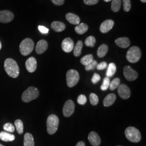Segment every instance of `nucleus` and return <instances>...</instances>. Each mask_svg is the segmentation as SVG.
<instances>
[{
  "label": "nucleus",
  "mask_w": 146,
  "mask_h": 146,
  "mask_svg": "<svg viewBox=\"0 0 146 146\" xmlns=\"http://www.w3.org/2000/svg\"><path fill=\"white\" fill-rule=\"evenodd\" d=\"M77 101L79 104H81V105H84V104H86V103L87 102V98L84 95L81 94L78 96Z\"/></svg>",
  "instance_id": "nucleus-37"
},
{
  "label": "nucleus",
  "mask_w": 146,
  "mask_h": 146,
  "mask_svg": "<svg viewBox=\"0 0 146 146\" xmlns=\"http://www.w3.org/2000/svg\"><path fill=\"white\" fill-rule=\"evenodd\" d=\"M84 2L87 5H95L99 2V0H84Z\"/></svg>",
  "instance_id": "nucleus-40"
},
{
  "label": "nucleus",
  "mask_w": 146,
  "mask_h": 146,
  "mask_svg": "<svg viewBox=\"0 0 146 146\" xmlns=\"http://www.w3.org/2000/svg\"><path fill=\"white\" fill-rule=\"evenodd\" d=\"M34 140L33 136L31 133H27L24 136V146H34Z\"/></svg>",
  "instance_id": "nucleus-22"
},
{
  "label": "nucleus",
  "mask_w": 146,
  "mask_h": 146,
  "mask_svg": "<svg viewBox=\"0 0 146 146\" xmlns=\"http://www.w3.org/2000/svg\"><path fill=\"white\" fill-rule=\"evenodd\" d=\"M15 125L16 130L17 131V133L20 134H22L23 132V122L21 120H16L15 121Z\"/></svg>",
  "instance_id": "nucleus-29"
},
{
  "label": "nucleus",
  "mask_w": 146,
  "mask_h": 146,
  "mask_svg": "<svg viewBox=\"0 0 146 146\" xmlns=\"http://www.w3.org/2000/svg\"><path fill=\"white\" fill-rule=\"evenodd\" d=\"M1 48H2V44H1V42L0 41V50L1 49Z\"/></svg>",
  "instance_id": "nucleus-46"
},
{
  "label": "nucleus",
  "mask_w": 146,
  "mask_h": 146,
  "mask_svg": "<svg viewBox=\"0 0 146 146\" xmlns=\"http://www.w3.org/2000/svg\"><path fill=\"white\" fill-rule=\"evenodd\" d=\"M52 3L56 5H62L64 2V0H51Z\"/></svg>",
  "instance_id": "nucleus-42"
},
{
  "label": "nucleus",
  "mask_w": 146,
  "mask_h": 146,
  "mask_svg": "<svg viewBox=\"0 0 146 146\" xmlns=\"http://www.w3.org/2000/svg\"><path fill=\"white\" fill-rule=\"evenodd\" d=\"M114 22L111 20H107L104 21L100 27V31L102 33H106L110 31L114 27Z\"/></svg>",
  "instance_id": "nucleus-13"
},
{
  "label": "nucleus",
  "mask_w": 146,
  "mask_h": 146,
  "mask_svg": "<svg viewBox=\"0 0 146 146\" xmlns=\"http://www.w3.org/2000/svg\"><path fill=\"white\" fill-rule=\"evenodd\" d=\"M59 125V119L56 115L51 114L49 115L47 120V132L49 134L52 135L58 131Z\"/></svg>",
  "instance_id": "nucleus-2"
},
{
  "label": "nucleus",
  "mask_w": 146,
  "mask_h": 146,
  "mask_svg": "<svg viewBox=\"0 0 146 146\" xmlns=\"http://www.w3.org/2000/svg\"><path fill=\"white\" fill-rule=\"evenodd\" d=\"M34 48V43L33 41L29 38H26L24 39L20 44V51L23 56H27L31 53Z\"/></svg>",
  "instance_id": "nucleus-4"
},
{
  "label": "nucleus",
  "mask_w": 146,
  "mask_h": 146,
  "mask_svg": "<svg viewBox=\"0 0 146 146\" xmlns=\"http://www.w3.org/2000/svg\"><path fill=\"white\" fill-rule=\"evenodd\" d=\"M51 27L56 32H61L65 30L66 25L60 21H53L51 24Z\"/></svg>",
  "instance_id": "nucleus-19"
},
{
  "label": "nucleus",
  "mask_w": 146,
  "mask_h": 146,
  "mask_svg": "<svg viewBox=\"0 0 146 146\" xmlns=\"http://www.w3.org/2000/svg\"><path fill=\"white\" fill-rule=\"evenodd\" d=\"M115 44L118 47L122 48H127L130 46V40L127 37H120L117 38L115 41Z\"/></svg>",
  "instance_id": "nucleus-17"
},
{
  "label": "nucleus",
  "mask_w": 146,
  "mask_h": 146,
  "mask_svg": "<svg viewBox=\"0 0 146 146\" xmlns=\"http://www.w3.org/2000/svg\"><path fill=\"white\" fill-rule=\"evenodd\" d=\"M108 51V47L107 44H103L102 45H101L98 49V52H97V54L98 57L99 58H103L104 56L107 54V53Z\"/></svg>",
  "instance_id": "nucleus-24"
},
{
  "label": "nucleus",
  "mask_w": 146,
  "mask_h": 146,
  "mask_svg": "<svg viewBox=\"0 0 146 146\" xmlns=\"http://www.w3.org/2000/svg\"><path fill=\"white\" fill-rule=\"evenodd\" d=\"M0 146H3V145H2V144H1V143H0Z\"/></svg>",
  "instance_id": "nucleus-47"
},
{
  "label": "nucleus",
  "mask_w": 146,
  "mask_h": 146,
  "mask_svg": "<svg viewBox=\"0 0 146 146\" xmlns=\"http://www.w3.org/2000/svg\"><path fill=\"white\" fill-rule=\"evenodd\" d=\"M26 68L29 73L34 72L37 68L36 58L34 57H31L28 58L26 62Z\"/></svg>",
  "instance_id": "nucleus-14"
},
{
  "label": "nucleus",
  "mask_w": 146,
  "mask_h": 146,
  "mask_svg": "<svg viewBox=\"0 0 146 146\" xmlns=\"http://www.w3.org/2000/svg\"><path fill=\"white\" fill-rule=\"evenodd\" d=\"M125 133L126 138L131 142L137 143L141 141L140 132L134 127H129L127 128Z\"/></svg>",
  "instance_id": "nucleus-3"
},
{
  "label": "nucleus",
  "mask_w": 146,
  "mask_h": 146,
  "mask_svg": "<svg viewBox=\"0 0 146 146\" xmlns=\"http://www.w3.org/2000/svg\"><path fill=\"white\" fill-rule=\"evenodd\" d=\"M120 80L119 78H114L112 81L110 83V88L111 90H114L115 89L118 88L120 86Z\"/></svg>",
  "instance_id": "nucleus-31"
},
{
  "label": "nucleus",
  "mask_w": 146,
  "mask_h": 146,
  "mask_svg": "<svg viewBox=\"0 0 146 146\" xmlns=\"http://www.w3.org/2000/svg\"><path fill=\"white\" fill-rule=\"evenodd\" d=\"M76 146H86L85 143L84 141H79L78 143L76 144Z\"/></svg>",
  "instance_id": "nucleus-43"
},
{
  "label": "nucleus",
  "mask_w": 146,
  "mask_h": 146,
  "mask_svg": "<svg viewBox=\"0 0 146 146\" xmlns=\"http://www.w3.org/2000/svg\"><path fill=\"white\" fill-rule=\"evenodd\" d=\"M14 18V14L9 11H0V22L3 23L11 22Z\"/></svg>",
  "instance_id": "nucleus-11"
},
{
  "label": "nucleus",
  "mask_w": 146,
  "mask_h": 146,
  "mask_svg": "<svg viewBox=\"0 0 146 146\" xmlns=\"http://www.w3.org/2000/svg\"><path fill=\"white\" fill-rule=\"evenodd\" d=\"M141 57V52L140 48L136 46H133L129 48L126 54V58L129 62H138Z\"/></svg>",
  "instance_id": "nucleus-6"
},
{
  "label": "nucleus",
  "mask_w": 146,
  "mask_h": 146,
  "mask_svg": "<svg viewBox=\"0 0 146 146\" xmlns=\"http://www.w3.org/2000/svg\"><path fill=\"white\" fill-rule=\"evenodd\" d=\"M93 60V56L92 54H88L81 58L80 62L82 64L86 66Z\"/></svg>",
  "instance_id": "nucleus-28"
},
{
  "label": "nucleus",
  "mask_w": 146,
  "mask_h": 146,
  "mask_svg": "<svg viewBox=\"0 0 146 146\" xmlns=\"http://www.w3.org/2000/svg\"><path fill=\"white\" fill-rule=\"evenodd\" d=\"M121 3V0H112L111 4V8L112 11L114 12H117L120 11Z\"/></svg>",
  "instance_id": "nucleus-27"
},
{
  "label": "nucleus",
  "mask_w": 146,
  "mask_h": 146,
  "mask_svg": "<svg viewBox=\"0 0 146 146\" xmlns=\"http://www.w3.org/2000/svg\"><path fill=\"white\" fill-rule=\"evenodd\" d=\"M89 100H90V104L93 106H96L99 103V98L96 94L94 93H91L90 94Z\"/></svg>",
  "instance_id": "nucleus-32"
},
{
  "label": "nucleus",
  "mask_w": 146,
  "mask_h": 146,
  "mask_svg": "<svg viewBox=\"0 0 146 146\" xmlns=\"http://www.w3.org/2000/svg\"><path fill=\"white\" fill-rule=\"evenodd\" d=\"M3 129L8 133H13L15 131V126L11 123H6L3 125Z\"/></svg>",
  "instance_id": "nucleus-34"
},
{
  "label": "nucleus",
  "mask_w": 146,
  "mask_h": 146,
  "mask_svg": "<svg viewBox=\"0 0 146 146\" xmlns=\"http://www.w3.org/2000/svg\"><path fill=\"white\" fill-rule=\"evenodd\" d=\"M116 71V66L115 63H110L108 65V68H107V70L106 73L107 77L108 78L112 77L115 74Z\"/></svg>",
  "instance_id": "nucleus-26"
},
{
  "label": "nucleus",
  "mask_w": 146,
  "mask_h": 146,
  "mask_svg": "<svg viewBox=\"0 0 146 146\" xmlns=\"http://www.w3.org/2000/svg\"></svg>",
  "instance_id": "nucleus-48"
},
{
  "label": "nucleus",
  "mask_w": 146,
  "mask_h": 146,
  "mask_svg": "<svg viewBox=\"0 0 146 146\" xmlns=\"http://www.w3.org/2000/svg\"><path fill=\"white\" fill-rule=\"evenodd\" d=\"M38 28L39 31H40L42 34H47L49 32V29L45 27L39 26Z\"/></svg>",
  "instance_id": "nucleus-41"
},
{
  "label": "nucleus",
  "mask_w": 146,
  "mask_h": 146,
  "mask_svg": "<svg viewBox=\"0 0 146 146\" xmlns=\"http://www.w3.org/2000/svg\"><path fill=\"white\" fill-rule=\"evenodd\" d=\"M61 47L64 52L67 53L71 52L74 47V43L73 40L69 37L64 38L62 42Z\"/></svg>",
  "instance_id": "nucleus-12"
},
{
  "label": "nucleus",
  "mask_w": 146,
  "mask_h": 146,
  "mask_svg": "<svg viewBox=\"0 0 146 146\" xmlns=\"http://www.w3.org/2000/svg\"><path fill=\"white\" fill-rule=\"evenodd\" d=\"M100 80H101V77L99 74L97 73H95L92 78V82L94 84H96Z\"/></svg>",
  "instance_id": "nucleus-38"
},
{
  "label": "nucleus",
  "mask_w": 146,
  "mask_h": 146,
  "mask_svg": "<svg viewBox=\"0 0 146 146\" xmlns=\"http://www.w3.org/2000/svg\"><path fill=\"white\" fill-rule=\"evenodd\" d=\"M83 47V42L81 41H78L74 47V55L76 57L79 56L82 52V49Z\"/></svg>",
  "instance_id": "nucleus-25"
},
{
  "label": "nucleus",
  "mask_w": 146,
  "mask_h": 146,
  "mask_svg": "<svg viewBox=\"0 0 146 146\" xmlns=\"http://www.w3.org/2000/svg\"><path fill=\"white\" fill-rule=\"evenodd\" d=\"M15 136L13 134H10L8 132H6L5 131L0 132V139L2 141L5 142L13 141L15 140Z\"/></svg>",
  "instance_id": "nucleus-20"
},
{
  "label": "nucleus",
  "mask_w": 146,
  "mask_h": 146,
  "mask_svg": "<svg viewBox=\"0 0 146 146\" xmlns=\"http://www.w3.org/2000/svg\"><path fill=\"white\" fill-rule=\"evenodd\" d=\"M67 83L69 87H73L78 83L80 75L78 72L74 69L69 70L66 74Z\"/></svg>",
  "instance_id": "nucleus-7"
},
{
  "label": "nucleus",
  "mask_w": 146,
  "mask_h": 146,
  "mask_svg": "<svg viewBox=\"0 0 146 146\" xmlns=\"http://www.w3.org/2000/svg\"><path fill=\"white\" fill-rule=\"evenodd\" d=\"M118 94L122 99L126 100L131 96V90L125 84H121L118 87Z\"/></svg>",
  "instance_id": "nucleus-10"
},
{
  "label": "nucleus",
  "mask_w": 146,
  "mask_h": 146,
  "mask_svg": "<svg viewBox=\"0 0 146 146\" xmlns=\"http://www.w3.org/2000/svg\"><path fill=\"white\" fill-rule=\"evenodd\" d=\"M88 140L90 144L93 146H99L101 140L99 135L95 131H92L89 134Z\"/></svg>",
  "instance_id": "nucleus-15"
},
{
  "label": "nucleus",
  "mask_w": 146,
  "mask_h": 146,
  "mask_svg": "<svg viewBox=\"0 0 146 146\" xmlns=\"http://www.w3.org/2000/svg\"><path fill=\"white\" fill-rule=\"evenodd\" d=\"M96 43V39L93 36H89L85 40V44L89 47H94Z\"/></svg>",
  "instance_id": "nucleus-30"
},
{
  "label": "nucleus",
  "mask_w": 146,
  "mask_h": 146,
  "mask_svg": "<svg viewBox=\"0 0 146 146\" xmlns=\"http://www.w3.org/2000/svg\"><path fill=\"white\" fill-rule=\"evenodd\" d=\"M140 1L143 3H146V0H140Z\"/></svg>",
  "instance_id": "nucleus-44"
},
{
  "label": "nucleus",
  "mask_w": 146,
  "mask_h": 146,
  "mask_svg": "<svg viewBox=\"0 0 146 146\" xmlns=\"http://www.w3.org/2000/svg\"><path fill=\"white\" fill-rule=\"evenodd\" d=\"M39 96V91L34 87H29L22 95V100L25 102H29Z\"/></svg>",
  "instance_id": "nucleus-5"
},
{
  "label": "nucleus",
  "mask_w": 146,
  "mask_h": 146,
  "mask_svg": "<svg viewBox=\"0 0 146 146\" xmlns=\"http://www.w3.org/2000/svg\"><path fill=\"white\" fill-rule=\"evenodd\" d=\"M4 67L6 73L13 78H16L20 74L19 66L15 61L12 58H7L4 63Z\"/></svg>",
  "instance_id": "nucleus-1"
},
{
  "label": "nucleus",
  "mask_w": 146,
  "mask_h": 146,
  "mask_svg": "<svg viewBox=\"0 0 146 146\" xmlns=\"http://www.w3.org/2000/svg\"><path fill=\"white\" fill-rule=\"evenodd\" d=\"M123 74L125 78L129 81H134L138 77L137 73L129 66H125L123 68Z\"/></svg>",
  "instance_id": "nucleus-9"
},
{
  "label": "nucleus",
  "mask_w": 146,
  "mask_h": 146,
  "mask_svg": "<svg viewBox=\"0 0 146 146\" xmlns=\"http://www.w3.org/2000/svg\"><path fill=\"white\" fill-rule=\"evenodd\" d=\"M66 18L67 20L72 25H78L80 22V19L78 16L71 13H67L66 15Z\"/></svg>",
  "instance_id": "nucleus-18"
},
{
  "label": "nucleus",
  "mask_w": 146,
  "mask_h": 146,
  "mask_svg": "<svg viewBox=\"0 0 146 146\" xmlns=\"http://www.w3.org/2000/svg\"><path fill=\"white\" fill-rule=\"evenodd\" d=\"M88 26H87V25L84 23H79L75 28V31H76V33L80 35L84 34V33H85L88 31Z\"/></svg>",
  "instance_id": "nucleus-23"
},
{
  "label": "nucleus",
  "mask_w": 146,
  "mask_h": 146,
  "mask_svg": "<svg viewBox=\"0 0 146 146\" xmlns=\"http://www.w3.org/2000/svg\"><path fill=\"white\" fill-rule=\"evenodd\" d=\"M107 66H108V64L107 62H102L100 63L99 64H98L96 68L99 70H104L105 68H107Z\"/></svg>",
  "instance_id": "nucleus-39"
},
{
  "label": "nucleus",
  "mask_w": 146,
  "mask_h": 146,
  "mask_svg": "<svg viewBox=\"0 0 146 146\" xmlns=\"http://www.w3.org/2000/svg\"><path fill=\"white\" fill-rule=\"evenodd\" d=\"M75 110V104L72 100H69L64 104L63 108V115L68 117L73 114Z\"/></svg>",
  "instance_id": "nucleus-8"
},
{
  "label": "nucleus",
  "mask_w": 146,
  "mask_h": 146,
  "mask_svg": "<svg viewBox=\"0 0 146 146\" xmlns=\"http://www.w3.org/2000/svg\"><path fill=\"white\" fill-rule=\"evenodd\" d=\"M105 2H110V1H112V0H104Z\"/></svg>",
  "instance_id": "nucleus-45"
},
{
  "label": "nucleus",
  "mask_w": 146,
  "mask_h": 146,
  "mask_svg": "<svg viewBox=\"0 0 146 146\" xmlns=\"http://www.w3.org/2000/svg\"><path fill=\"white\" fill-rule=\"evenodd\" d=\"M48 44L44 40H41L37 43L35 50L38 54H42L47 50Z\"/></svg>",
  "instance_id": "nucleus-16"
},
{
  "label": "nucleus",
  "mask_w": 146,
  "mask_h": 146,
  "mask_svg": "<svg viewBox=\"0 0 146 146\" xmlns=\"http://www.w3.org/2000/svg\"><path fill=\"white\" fill-rule=\"evenodd\" d=\"M110 78L106 77L104 79L103 84L101 86V89L103 91L106 90L107 89L110 87Z\"/></svg>",
  "instance_id": "nucleus-33"
},
{
  "label": "nucleus",
  "mask_w": 146,
  "mask_h": 146,
  "mask_svg": "<svg viewBox=\"0 0 146 146\" xmlns=\"http://www.w3.org/2000/svg\"><path fill=\"white\" fill-rule=\"evenodd\" d=\"M98 65V62L96 60H93L91 62L89 63L88 64L85 66V69L87 71L90 70H93L95 68H96Z\"/></svg>",
  "instance_id": "nucleus-35"
},
{
  "label": "nucleus",
  "mask_w": 146,
  "mask_h": 146,
  "mask_svg": "<svg viewBox=\"0 0 146 146\" xmlns=\"http://www.w3.org/2000/svg\"><path fill=\"white\" fill-rule=\"evenodd\" d=\"M123 4L124 11L127 12L131 10V0H123Z\"/></svg>",
  "instance_id": "nucleus-36"
},
{
  "label": "nucleus",
  "mask_w": 146,
  "mask_h": 146,
  "mask_svg": "<svg viewBox=\"0 0 146 146\" xmlns=\"http://www.w3.org/2000/svg\"><path fill=\"white\" fill-rule=\"evenodd\" d=\"M116 95L113 93L108 94L104 98V105L105 107H110L115 102L116 100Z\"/></svg>",
  "instance_id": "nucleus-21"
}]
</instances>
